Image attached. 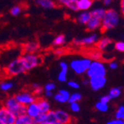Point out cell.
Instances as JSON below:
<instances>
[{
  "label": "cell",
  "instance_id": "cell-1",
  "mask_svg": "<svg viewBox=\"0 0 124 124\" xmlns=\"http://www.w3.org/2000/svg\"><path fill=\"white\" fill-rule=\"evenodd\" d=\"M120 23V16L119 13L114 9L106 10L103 17L102 18L101 29L102 31H108L113 29L118 25Z\"/></svg>",
  "mask_w": 124,
  "mask_h": 124
},
{
  "label": "cell",
  "instance_id": "cell-2",
  "mask_svg": "<svg viewBox=\"0 0 124 124\" xmlns=\"http://www.w3.org/2000/svg\"><path fill=\"white\" fill-rule=\"evenodd\" d=\"M106 66L102 60H91L89 68L85 73L88 78H93L106 76Z\"/></svg>",
  "mask_w": 124,
  "mask_h": 124
},
{
  "label": "cell",
  "instance_id": "cell-3",
  "mask_svg": "<svg viewBox=\"0 0 124 124\" xmlns=\"http://www.w3.org/2000/svg\"><path fill=\"white\" fill-rule=\"evenodd\" d=\"M91 58H80V59H74L70 62L69 67L78 75H83L86 72L87 69L89 68L91 64Z\"/></svg>",
  "mask_w": 124,
  "mask_h": 124
},
{
  "label": "cell",
  "instance_id": "cell-4",
  "mask_svg": "<svg viewBox=\"0 0 124 124\" xmlns=\"http://www.w3.org/2000/svg\"><path fill=\"white\" fill-rule=\"evenodd\" d=\"M21 59L26 72L37 67L42 61L41 56L35 54H24L23 56H21Z\"/></svg>",
  "mask_w": 124,
  "mask_h": 124
},
{
  "label": "cell",
  "instance_id": "cell-5",
  "mask_svg": "<svg viewBox=\"0 0 124 124\" xmlns=\"http://www.w3.org/2000/svg\"><path fill=\"white\" fill-rule=\"evenodd\" d=\"M4 107L7 108L16 116L26 114V106L21 104L16 101L15 97H9L4 102Z\"/></svg>",
  "mask_w": 124,
  "mask_h": 124
},
{
  "label": "cell",
  "instance_id": "cell-6",
  "mask_svg": "<svg viewBox=\"0 0 124 124\" xmlns=\"http://www.w3.org/2000/svg\"><path fill=\"white\" fill-rule=\"evenodd\" d=\"M5 72L8 75L10 76H16V75H19V74L23 73V72H25L26 70L23 64L21 57H18V58L10 61L9 63V65L6 66Z\"/></svg>",
  "mask_w": 124,
  "mask_h": 124
},
{
  "label": "cell",
  "instance_id": "cell-7",
  "mask_svg": "<svg viewBox=\"0 0 124 124\" xmlns=\"http://www.w3.org/2000/svg\"><path fill=\"white\" fill-rule=\"evenodd\" d=\"M99 35L97 33H91L89 35L81 39H74L73 44L81 46H93L98 41Z\"/></svg>",
  "mask_w": 124,
  "mask_h": 124
},
{
  "label": "cell",
  "instance_id": "cell-8",
  "mask_svg": "<svg viewBox=\"0 0 124 124\" xmlns=\"http://www.w3.org/2000/svg\"><path fill=\"white\" fill-rule=\"evenodd\" d=\"M14 97L18 103L24 105V106H27V105L30 104L31 103L35 102L37 98L36 96L34 95V93L31 91H22V92L17 93Z\"/></svg>",
  "mask_w": 124,
  "mask_h": 124
},
{
  "label": "cell",
  "instance_id": "cell-9",
  "mask_svg": "<svg viewBox=\"0 0 124 124\" xmlns=\"http://www.w3.org/2000/svg\"><path fill=\"white\" fill-rule=\"evenodd\" d=\"M16 116L5 107H0V121L3 124H14Z\"/></svg>",
  "mask_w": 124,
  "mask_h": 124
},
{
  "label": "cell",
  "instance_id": "cell-10",
  "mask_svg": "<svg viewBox=\"0 0 124 124\" xmlns=\"http://www.w3.org/2000/svg\"><path fill=\"white\" fill-rule=\"evenodd\" d=\"M107 79L105 76L103 77H93L89 78V85L93 91H99L103 89L106 85Z\"/></svg>",
  "mask_w": 124,
  "mask_h": 124
},
{
  "label": "cell",
  "instance_id": "cell-11",
  "mask_svg": "<svg viewBox=\"0 0 124 124\" xmlns=\"http://www.w3.org/2000/svg\"><path fill=\"white\" fill-rule=\"evenodd\" d=\"M113 41L110 38L108 37H102V38L98 39V41L96 43V47H97V50L103 52V51H107L112 45Z\"/></svg>",
  "mask_w": 124,
  "mask_h": 124
},
{
  "label": "cell",
  "instance_id": "cell-12",
  "mask_svg": "<svg viewBox=\"0 0 124 124\" xmlns=\"http://www.w3.org/2000/svg\"><path fill=\"white\" fill-rule=\"evenodd\" d=\"M101 24H102V19L91 16L90 20L85 24V27L89 31H95L97 29H101Z\"/></svg>",
  "mask_w": 124,
  "mask_h": 124
},
{
  "label": "cell",
  "instance_id": "cell-13",
  "mask_svg": "<svg viewBox=\"0 0 124 124\" xmlns=\"http://www.w3.org/2000/svg\"><path fill=\"white\" fill-rule=\"evenodd\" d=\"M69 97H70V92L67 91V90H64V89L60 90L58 92H56L55 94H54V96H53L54 100L60 103H67L68 99H69Z\"/></svg>",
  "mask_w": 124,
  "mask_h": 124
},
{
  "label": "cell",
  "instance_id": "cell-14",
  "mask_svg": "<svg viewBox=\"0 0 124 124\" xmlns=\"http://www.w3.org/2000/svg\"><path fill=\"white\" fill-rule=\"evenodd\" d=\"M54 112L56 116L57 122H60L64 124H70L72 118L66 111L63 110V109H57V110H54Z\"/></svg>",
  "mask_w": 124,
  "mask_h": 124
},
{
  "label": "cell",
  "instance_id": "cell-15",
  "mask_svg": "<svg viewBox=\"0 0 124 124\" xmlns=\"http://www.w3.org/2000/svg\"><path fill=\"white\" fill-rule=\"evenodd\" d=\"M60 71L58 74V80L60 82L64 83V82H66L67 80V73L68 69H69V65L66 61H60Z\"/></svg>",
  "mask_w": 124,
  "mask_h": 124
},
{
  "label": "cell",
  "instance_id": "cell-16",
  "mask_svg": "<svg viewBox=\"0 0 124 124\" xmlns=\"http://www.w3.org/2000/svg\"><path fill=\"white\" fill-rule=\"evenodd\" d=\"M39 113H41V111H40V108H39L36 101L26 106V114L30 116L31 118L35 117Z\"/></svg>",
  "mask_w": 124,
  "mask_h": 124
},
{
  "label": "cell",
  "instance_id": "cell-17",
  "mask_svg": "<svg viewBox=\"0 0 124 124\" xmlns=\"http://www.w3.org/2000/svg\"><path fill=\"white\" fill-rule=\"evenodd\" d=\"M23 48L24 54H35L40 48V46L37 41H29L23 45Z\"/></svg>",
  "mask_w": 124,
  "mask_h": 124
},
{
  "label": "cell",
  "instance_id": "cell-18",
  "mask_svg": "<svg viewBox=\"0 0 124 124\" xmlns=\"http://www.w3.org/2000/svg\"><path fill=\"white\" fill-rule=\"evenodd\" d=\"M36 4L40 7L46 10L54 9L58 6V3L56 2V0H36Z\"/></svg>",
  "mask_w": 124,
  "mask_h": 124
},
{
  "label": "cell",
  "instance_id": "cell-19",
  "mask_svg": "<svg viewBox=\"0 0 124 124\" xmlns=\"http://www.w3.org/2000/svg\"><path fill=\"white\" fill-rule=\"evenodd\" d=\"M36 102L38 103L39 108H40V111L41 113L46 114L49 110H51V105L46 99H44L42 97H38V98H36Z\"/></svg>",
  "mask_w": 124,
  "mask_h": 124
},
{
  "label": "cell",
  "instance_id": "cell-20",
  "mask_svg": "<svg viewBox=\"0 0 124 124\" xmlns=\"http://www.w3.org/2000/svg\"><path fill=\"white\" fill-rule=\"evenodd\" d=\"M60 5H63L72 11H78L77 0H56Z\"/></svg>",
  "mask_w": 124,
  "mask_h": 124
},
{
  "label": "cell",
  "instance_id": "cell-21",
  "mask_svg": "<svg viewBox=\"0 0 124 124\" xmlns=\"http://www.w3.org/2000/svg\"><path fill=\"white\" fill-rule=\"evenodd\" d=\"M93 4V0H77L78 10H89Z\"/></svg>",
  "mask_w": 124,
  "mask_h": 124
},
{
  "label": "cell",
  "instance_id": "cell-22",
  "mask_svg": "<svg viewBox=\"0 0 124 124\" xmlns=\"http://www.w3.org/2000/svg\"><path fill=\"white\" fill-rule=\"evenodd\" d=\"M91 15V11L89 10H85V11H81V13L78 14V16H77L76 20L79 24H82V25H85L87 22L90 20Z\"/></svg>",
  "mask_w": 124,
  "mask_h": 124
},
{
  "label": "cell",
  "instance_id": "cell-23",
  "mask_svg": "<svg viewBox=\"0 0 124 124\" xmlns=\"http://www.w3.org/2000/svg\"><path fill=\"white\" fill-rule=\"evenodd\" d=\"M14 124H35L33 118L28 116L27 114H23L16 117V121Z\"/></svg>",
  "mask_w": 124,
  "mask_h": 124
},
{
  "label": "cell",
  "instance_id": "cell-24",
  "mask_svg": "<svg viewBox=\"0 0 124 124\" xmlns=\"http://www.w3.org/2000/svg\"><path fill=\"white\" fill-rule=\"evenodd\" d=\"M66 43V36L64 35H57L55 38L54 39V41L52 42V45L54 46H61Z\"/></svg>",
  "mask_w": 124,
  "mask_h": 124
},
{
  "label": "cell",
  "instance_id": "cell-25",
  "mask_svg": "<svg viewBox=\"0 0 124 124\" xmlns=\"http://www.w3.org/2000/svg\"><path fill=\"white\" fill-rule=\"evenodd\" d=\"M105 12H106V9H105V8H103V7L95 8V9H93L91 11V15L102 19V18L103 17V16H104Z\"/></svg>",
  "mask_w": 124,
  "mask_h": 124
},
{
  "label": "cell",
  "instance_id": "cell-26",
  "mask_svg": "<svg viewBox=\"0 0 124 124\" xmlns=\"http://www.w3.org/2000/svg\"><path fill=\"white\" fill-rule=\"evenodd\" d=\"M55 122H57V119L54 110H49L47 113H46V117H45V122L46 123L53 124Z\"/></svg>",
  "mask_w": 124,
  "mask_h": 124
},
{
  "label": "cell",
  "instance_id": "cell-27",
  "mask_svg": "<svg viewBox=\"0 0 124 124\" xmlns=\"http://www.w3.org/2000/svg\"><path fill=\"white\" fill-rule=\"evenodd\" d=\"M121 94H122V89L119 87H114V88H112V89H110V91H109L108 95V97H109V98H110L111 100H113V99H116L120 97Z\"/></svg>",
  "mask_w": 124,
  "mask_h": 124
},
{
  "label": "cell",
  "instance_id": "cell-28",
  "mask_svg": "<svg viewBox=\"0 0 124 124\" xmlns=\"http://www.w3.org/2000/svg\"><path fill=\"white\" fill-rule=\"evenodd\" d=\"M14 84L11 81H3L0 83V89L4 92H8L13 88Z\"/></svg>",
  "mask_w": 124,
  "mask_h": 124
},
{
  "label": "cell",
  "instance_id": "cell-29",
  "mask_svg": "<svg viewBox=\"0 0 124 124\" xmlns=\"http://www.w3.org/2000/svg\"><path fill=\"white\" fill-rule=\"evenodd\" d=\"M95 108L97 110L100 111V112H103V113H105L108 110V103H103V102H97V103L95 104Z\"/></svg>",
  "mask_w": 124,
  "mask_h": 124
},
{
  "label": "cell",
  "instance_id": "cell-30",
  "mask_svg": "<svg viewBox=\"0 0 124 124\" xmlns=\"http://www.w3.org/2000/svg\"><path fill=\"white\" fill-rule=\"evenodd\" d=\"M82 99V95L78 92H74L72 94H70L68 103H74V102H79Z\"/></svg>",
  "mask_w": 124,
  "mask_h": 124
},
{
  "label": "cell",
  "instance_id": "cell-31",
  "mask_svg": "<svg viewBox=\"0 0 124 124\" xmlns=\"http://www.w3.org/2000/svg\"><path fill=\"white\" fill-rule=\"evenodd\" d=\"M45 117H46V114L45 113H39L35 117L33 118L34 123L35 124H41L42 122H45Z\"/></svg>",
  "mask_w": 124,
  "mask_h": 124
},
{
  "label": "cell",
  "instance_id": "cell-32",
  "mask_svg": "<svg viewBox=\"0 0 124 124\" xmlns=\"http://www.w3.org/2000/svg\"><path fill=\"white\" fill-rule=\"evenodd\" d=\"M103 57V54L102 52L99 50H93L92 52L91 53V60H101Z\"/></svg>",
  "mask_w": 124,
  "mask_h": 124
},
{
  "label": "cell",
  "instance_id": "cell-33",
  "mask_svg": "<svg viewBox=\"0 0 124 124\" xmlns=\"http://www.w3.org/2000/svg\"><path fill=\"white\" fill-rule=\"evenodd\" d=\"M115 116H116V118L121 119V120L124 119V105H121L117 108Z\"/></svg>",
  "mask_w": 124,
  "mask_h": 124
},
{
  "label": "cell",
  "instance_id": "cell-34",
  "mask_svg": "<svg viewBox=\"0 0 124 124\" xmlns=\"http://www.w3.org/2000/svg\"><path fill=\"white\" fill-rule=\"evenodd\" d=\"M33 93L35 96H41L43 93V87L38 84H34L33 85Z\"/></svg>",
  "mask_w": 124,
  "mask_h": 124
},
{
  "label": "cell",
  "instance_id": "cell-35",
  "mask_svg": "<svg viewBox=\"0 0 124 124\" xmlns=\"http://www.w3.org/2000/svg\"><path fill=\"white\" fill-rule=\"evenodd\" d=\"M22 6L21 5H15L10 9V14L14 16H16L22 12Z\"/></svg>",
  "mask_w": 124,
  "mask_h": 124
},
{
  "label": "cell",
  "instance_id": "cell-36",
  "mask_svg": "<svg viewBox=\"0 0 124 124\" xmlns=\"http://www.w3.org/2000/svg\"><path fill=\"white\" fill-rule=\"evenodd\" d=\"M70 109L73 113H78L80 111V105L78 102H74V103H70Z\"/></svg>",
  "mask_w": 124,
  "mask_h": 124
},
{
  "label": "cell",
  "instance_id": "cell-37",
  "mask_svg": "<svg viewBox=\"0 0 124 124\" xmlns=\"http://www.w3.org/2000/svg\"><path fill=\"white\" fill-rule=\"evenodd\" d=\"M114 47L116 51H118V52H121V53H124V41H120L116 42L115 43Z\"/></svg>",
  "mask_w": 124,
  "mask_h": 124
},
{
  "label": "cell",
  "instance_id": "cell-38",
  "mask_svg": "<svg viewBox=\"0 0 124 124\" xmlns=\"http://www.w3.org/2000/svg\"><path fill=\"white\" fill-rule=\"evenodd\" d=\"M44 91H54V90L56 89V85L55 84L53 83V82H49V83H46L44 86Z\"/></svg>",
  "mask_w": 124,
  "mask_h": 124
},
{
  "label": "cell",
  "instance_id": "cell-39",
  "mask_svg": "<svg viewBox=\"0 0 124 124\" xmlns=\"http://www.w3.org/2000/svg\"><path fill=\"white\" fill-rule=\"evenodd\" d=\"M67 85H68V86L69 87H71V88H72V89H78L79 88V84L78 83V82H76V81H74V80H70V81H68V83H67Z\"/></svg>",
  "mask_w": 124,
  "mask_h": 124
},
{
  "label": "cell",
  "instance_id": "cell-40",
  "mask_svg": "<svg viewBox=\"0 0 124 124\" xmlns=\"http://www.w3.org/2000/svg\"><path fill=\"white\" fill-rule=\"evenodd\" d=\"M65 53H66V50H65L64 48H62V47H60V46H58V47L54 50V54L57 55V56H62Z\"/></svg>",
  "mask_w": 124,
  "mask_h": 124
},
{
  "label": "cell",
  "instance_id": "cell-41",
  "mask_svg": "<svg viewBox=\"0 0 124 124\" xmlns=\"http://www.w3.org/2000/svg\"><path fill=\"white\" fill-rule=\"evenodd\" d=\"M108 67L110 68L111 70H116L117 69V67H118V63L116 61H114V60H112V61H109V64H108Z\"/></svg>",
  "mask_w": 124,
  "mask_h": 124
},
{
  "label": "cell",
  "instance_id": "cell-42",
  "mask_svg": "<svg viewBox=\"0 0 124 124\" xmlns=\"http://www.w3.org/2000/svg\"><path fill=\"white\" fill-rule=\"evenodd\" d=\"M106 124H122V120L116 118V119H113V120L108 121Z\"/></svg>",
  "mask_w": 124,
  "mask_h": 124
},
{
  "label": "cell",
  "instance_id": "cell-43",
  "mask_svg": "<svg viewBox=\"0 0 124 124\" xmlns=\"http://www.w3.org/2000/svg\"><path fill=\"white\" fill-rule=\"evenodd\" d=\"M111 99L109 98V97H108V95H105V96H103V97H101L100 98V101L101 102H103V103H108L110 102Z\"/></svg>",
  "mask_w": 124,
  "mask_h": 124
},
{
  "label": "cell",
  "instance_id": "cell-44",
  "mask_svg": "<svg viewBox=\"0 0 124 124\" xmlns=\"http://www.w3.org/2000/svg\"><path fill=\"white\" fill-rule=\"evenodd\" d=\"M120 10L122 15L124 16V0H121L120 2Z\"/></svg>",
  "mask_w": 124,
  "mask_h": 124
},
{
  "label": "cell",
  "instance_id": "cell-45",
  "mask_svg": "<svg viewBox=\"0 0 124 124\" xmlns=\"http://www.w3.org/2000/svg\"><path fill=\"white\" fill-rule=\"evenodd\" d=\"M44 95L46 97H52L54 96V93L53 91H44Z\"/></svg>",
  "mask_w": 124,
  "mask_h": 124
},
{
  "label": "cell",
  "instance_id": "cell-46",
  "mask_svg": "<svg viewBox=\"0 0 124 124\" xmlns=\"http://www.w3.org/2000/svg\"><path fill=\"white\" fill-rule=\"evenodd\" d=\"M103 4H104L105 6H108V5H110L111 4L113 3V0H103Z\"/></svg>",
  "mask_w": 124,
  "mask_h": 124
},
{
  "label": "cell",
  "instance_id": "cell-47",
  "mask_svg": "<svg viewBox=\"0 0 124 124\" xmlns=\"http://www.w3.org/2000/svg\"><path fill=\"white\" fill-rule=\"evenodd\" d=\"M83 85H89V79L83 80Z\"/></svg>",
  "mask_w": 124,
  "mask_h": 124
},
{
  "label": "cell",
  "instance_id": "cell-48",
  "mask_svg": "<svg viewBox=\"0 0 124 124\" xmlns=\"http://www.w3.org/2000/svg\"><path fill=\"white\" fill-rule=\"evenodd\" d=\"M53 124H64V123H61V122H54Z\"/></svg>",
  "mask_w": 124,
  "mask_h": 124
},
{
  "label": "cell",
  "instance_id": "cell-49",
  "mask_svg": "<svg viewBox=\"0 0 124 124\" xmlns=\"http://www.w3.org/2000/svg\"><path fill=\"white\" fill-rule=\"evenodd\" d=\"M122 124H124V119H122Z\"/></svg>",
  "mask_w": 124,
  "mask_h": 124
},
{
  "label": "cell",
  "instance_id": "cell-50",
  "mask_svg": "<svg viewBox=\"0 0 124 124\" xmlns=\"http://www.w3.org/2000/svg\"><path fill=\"white\" fill-rule=\"evenodd\" d=\"M41 124H47V123H46V122H42V123H41Z\"/></svg>",
  "mask_w": 124,
  "mask_h": 124
},
{
  "label": "cell",
  "instance_id": "cell-51",
  "mask_svg": "<svg viewBox=\"0 0 124 124\" xmlns=\"http://www.w3.org/2000/svg\"><path fill=\"white\" fill-rule=\"evenodd\" d=\"M0 124H3V122H1V121H0Z\"/></svg>",
  "mask_w": 124,
  "mask_h": 124
}]
</instances>
